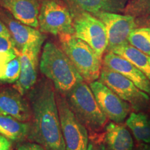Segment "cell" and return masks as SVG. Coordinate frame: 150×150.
Segmentation results:
<instances>
[{
  "instance_id": "cell-1",
  "label": "cell",
  "mask_w": 150,
  "mask_h": 150,
  "mask_svg": "<svg viewBox=\"0 0 150 150\" xmlns=\"http://www.w3.org/2000/svg\"><path fill=\"white\" fill-rule=\"evenodd\" d=\"M28 93L32 113L28 139L45 150H66L53 84L41 80Z\"/></svg>"
},
{
  "instance_id": "cell-2",
  "label": "cell",
  "mask_w": 150,
  "mask_h": 150,
  "mask_svg": "<svg viewBox=\"0 0 150 150\" xmlns=\"http://www.w3.org/2000/svg\"><path fill=\"white\" fill-rule=\"evenodd\" d=\"M39 68L41 73L52 82L54 88L63 95L83 81V79L63 50L52 42L45 45Z\"/></svg>"
},
{
  "instance_id": "cell-3",
  "label": "cell",
  "mask_w": 150,
  "mask_h": 150,
  "mask_svg": "<svg viewBox=\"0 0 150 150\" xmlns=\"http://www.w3.org/2000/svg\"><path fill=\"white\" fill-rule=\"evenodd\" d=\"M64 96L74 115L86 129L97 132L105 127L107 117L99 108L88 83L80 82Z\"/></svg>"
},
{
  "instance_id": "cell-4",
  "label": "cell",
  "mask_w": 150,
  "mask_h": 150,
  "mask_svg": "<svg viewBox=\"0 0 150 150\" xmlns=\"http://www.w3.org/2000/svg\"><path fill=\"white\" fill-rule=\"evenodd\" d=\"M59 39L61 48L84 81L90 83L98 79L102 68V59L93 48L74 34L59 35Z\"/></svg>"
},
{
  "instance_id": "cell-5",
  "label": "cell",
  "mask_w": 150,
  "mask_h": 150,
  "mask_svg": "<svg viewBox=\"0 0 150 150\" xmlns=\"http://www.w3.org/2000/svg\"><path fill=\"white\" fill-rule=\"evenodd\" d=\"M56 99L65 149L87 150L89 144L87 129L74 115L64 95L57 92Z\"/></svg>"
},
{
  "instance_id": "cell-6",
  "label": "cell",
  "mask_w": 150,
  "mask_h": 150,
  "mask_svg": "<svg viewBox=\"0 0 150 150\" xmlns=\"http://www.w3.org/2000/svg\"><path fill=\"white\" fill-rule=\"evenodd\" d=\"M39 29L42 33L54 35H73V18L70 11L56 0H44L38 15Z\"/></svg>"
},
{
  "instance_id": "cell-7",
  "label": "cell",
  "mask_w": 150,
  "mask_h": 150,
  "mask_svg": "<svg viewBox=\"0 0 150 150\" xmlns=\"http://www.w3.org/2000/svg\"><path fill=\"white\" fill-rule=\"evenodd\" d=\"M73 28L74 36L89 45L102 59L108 44L104 24L93 15L81 11L73 18Z\"/></svg>"
},
{
  "instance_id": "cell-8",
  "label": "cell",
  "mask_w": 150,
  "mask_h": 150,
  "mask_svg": "<svg viewBox=\"0 0 150 150\" xmlns=\"http://www.w3.org/2000/svg\"><path fill=\"white\" fill-rule=\"evenodd\" d=\"M99 78L136 111L145 110L149 106V95L120 73L102 67Z\"/></svg>"
},
{
  "instance_id": "cell-9",
  "label": "cell",
  "mask_w": 150,
  "mask_h": 150,
  "mask_svg": "<svg viewBox=\"0 0 150 150\" xmlns=\"http://www.w3.org/2000/svg\"><path fill=\"white\" fill-rule=\"evenodd\" d=\"M89 86L99 108L108 119L115 123H121L126 119L131 110L129 103L100 81L91 82Z\"/></svg>"
},
{
  "instance_id": "cell-10",
  "label": "cell",
  "mask_w": 150,
  "mask_h": 150,
  "mask_svg": "<svg viewBox=\"0 0 150 150\" xmlns=\"http://www.w3.org/2000/svg\"><path fill=\"white\" fill-rule=\"evenodd\" d=\"M104 24L107 32V51L128 42L129 35L137 27L135 17L117 13H98L93 15Z\"/></svg>"
},
{
  "instance_id": "cell-11",
  "label": "cell",
  "mask_w": 150,
  "mask_h": 150,
  "mask_svg": "<svg viewBox=\"0 0 150 150\" xmlns=\"http://www.w3.org/2000/svg\"><path fill=\"white\" fill-rule=\"evenodd\" d=\"M45 41L32 43L25 46L19 55L20 61V74L14 83L13 88L22 95L29 93L37 83L38 58L41 47Z\"/></svg>"
},
{
  "instance_id": "cell-12",
  "label": "cell",
  "mask_w": 150,
  "mask_h": 150,
  "mask_svg": "<svg viewBox=\"0 0 150 150\" xmlns=\"http://www.w3.org/2000/svg\"><path fill=\"white\" fill-rule=\"evenodd\" d=\"M102 67L123 75L150 96V81L139 69L122 56L108 52L103 58Z\"/></svg>"
},
{
  "instance_id": "cell-13",
  "label": "cell",
  "mask_w": 150,
  "mask_h": 150,
  "mask_svg": "<svg viewBox=\"0 0 150 150\" xmlns=\"http://www.w3.org/2000/svg\"><path fill=\"white\" fill-rule=\"evenodd\" d=\"M0 115L11 116L23 122L32 117L29 103L15 88L0 91Z\"/></svg>"
},
{
  "instance_id": "cell-14",
  "label": "cell",
  "mask_w": 150,
  "mask_h": 150,
  "mask_svg": "<svg viewBox=\"0 0 150 150\" xmlns=\"http://www.w3.org/2000/svg\"><path fill=\"white\" fill-rule=\"evenodd\" d=\"M0 4L18 21L35 29L39 28V0H0Z\"/></svg>"
},
{
  "instance_id": "cell-15",
  "label": "cell",
  "mask_w": 150,
  "mask_h": 150,
  "mask_svg": "<svg viewBox=\"0 0 150 150\" xmlns=\"http://www.w3.org/2000/svg\"><path fill=\"white\" fill-rule=\"evenodd\" d=\"M6 23L11 38L20 52L25 46L45 40V35L35 28L11 19L7 20Z\"/></svg>"
},
{
  "instance_id": "cell-16",
  "label": "cell",
  "mask_w": 150,
  "mask_h": 150,
  "mask_svg": "<svg viewBox=\"0 0 150 150\" xmlns=\"http://www.w3.org/2000/svg\"><path fill=\"white\" fill-rule=\"evenodd\" d=\"M105 142L108 150H132L134 140L123 125L110 122L105 128Z\"/></svg>"
},
{
  "instance_id": "cell-17",
  "label": "cell",
  "mask_w": 150,
  "mask_h": 150,
  "mask_svg": "<svg viewBox=\"0 0 150 150\" xmlns=\"http://www.w3.org/2000/svg\"><path fill=\"white\" fill-rule=\"evenodd\" d=\"M81 11L95 15L98 13L122 12L125 0H65Z\"/></svg>"
},
{
  "instance_id": "cell-18",
  "label": "cell",
  "mask_w": 150,
  "mask_h": 150,
  "mask_svg": "<svg viewBox=\"0 0 150 150\" xmlns=\"http://www.w3.org/2000/svg\"><path fill=\"white\" fill-rule=\"evenodd\" d=\"M110 52L122 56L139 69L150 81V56L129 42L112 49Z\"/></svg>"
},
{
  "instance_id": "cell-19",
  "label": "cell",
  "mask_w": 150,
  "mask_h": 150,
  "mask_svg": "<svg viewBox=\"0 0 150 150\" xmlns=\"http://www.w3.org/2000/svg\"><path fill=\"white\" fill-rule=\"evenodd\" d=\"M31 124L17 120L8 115H0V135L11 141H22L28 138Z\"/></svg>"
},
{
  "instance_id": "cell-20",
  "label": "cell",
  "mask_w": 150,
  "mask_h": 150,
  "mask_svg": "<svg viewBox=\"0 0 150 150\" xmlns=\"http://www.w3.org/2000/svg\"><path fill=\"white\" fill-rule=\"evenodd\" d=\"M137 141L150 144V117L143 112H131L126 120Z\"/></svg>"
},
{
  "instance_id": "cell-21",
  "label": "cell",
  "mask_w": 150,
  "mask_h": 150,
  "mask_svg": "<svg viewBox=\"0 0 150 150\" xmlns=\"http://www.w3.org/2000/svg\"><path fill=\"white\" fill-rule=\"evenodd\" d=\"M128 42L150 56V27H136L129 35Z\"/></svg>"
},
{
  "instance_id": "cell-22",
  "label": "cell",
  "mask_w": 150,
  "mask_h": 150,
  "mask_svg": "<svg viewBox=\"0 0 150 150\" xmlns=\"http://www.w3.org/2000/svg\"><path fill=\"white\" fill-rule=\"evenodd\" d=\"M20 74V61L19 56L8 63L0 65V82L14 83Z\"/></svg>"
},
{
  "instance_id": "cell-23",
  "label": "cell",
  "mask_w": 150,
  "mask_h": 150,
  "mask_svg": "<svg viewBox=\"0 0 150 150\" xmlns=\"http://www.w3.org/2000/svg\"><path fill=\"white\" fill-rule=\"evenodd\" d=\"M122 12L134 17L150 16V0H131Z\"/></svg>"
},
{
  "instance_id": "cell-24",
  "label": "cell",
  "mask_w": 150,
  "mask_h": 150,
  "mask_svg": "<svg viewBox=\"0 0 150 150\" xmlns=\"http://www.w3.org/2000/svg\"><path fill=\"white\" fill-rule=\"evenodd\" d=\"M0 52H12L18 54H20L15 44V42L11 37H6L0 35Z\"/></svg>"
},
{
  "instance_id": "cell-25",
  "label": "cell",
  "mask_w": 150,
  "mask_h": 150,
  "mask_svg": "<svg viewBox=\"0 0 150 150\" xmlns=\"http://www.w3.org/2000/svg\"><path fill=\"white\" fill-rule=\"evenodd\" d=\"M18 56L17 54L12 52H0V65L8 63L12 59Z\"/></svg>"
},
{
  "instance_id": "cell-26",
  "label": "cell",
  "mask_w": 150,
  "mask_h": 150,
  "mask_svg": "<svg viewBox=\"0 0 150 150\" xmlns=\"http://www.w3.org/2000/svg\"><path fill=\"white\" fill-rule=\"evenodd\" d=\"M18 150H45V149L36 142H27L19 145Z\"/></svg>"
},
{
  "instance_id": "cell-27",
  "label": "cell",
  "mask_w": 150,
  "mask_h": 150,
  "mask_svg": "<svg viewBox=\"0 0 150 150\" xmlns=\"http://www.w3.org/2000/svg\"><path fill=\"white\" fill-rule=\"evenodd\" d=\"M11 140L0 135V150H11Z\"/></svg>"
},
{
  "instance_id": "cell-28",
  "label": "cell",
  "mask_w": 150,
  "mask_h": 150,
  "mask_svg": "<svg viewBox=\"0 0 150 150\" xmlns=\"http://www.w3.org/2000/svg\"><path fill=\"white\" fill-rule=\"evenodd\" d=\"M0 35L6 37H11L10 31H9L8 27L1 20H0Z\"/></svg>"
},
{
  "instance_id": "cell-29",
  "label": "cell",
  "mask_w": 150,
  "mask_h": 150,
  "mask_svg": "<svg viewBox=\"0 0 150 150\" xmlns=\"http://www.w3.org/2000/svg\"><path fill=\"white\" fill-rule=\"evenodd\" d=\"M136 150H150V144L141 143Z\"/></svg>"
},
{
  "instance_id": "cell-30",
  "label": "cell",
  "mask_w": 150,
  "mask_h": 150,
  "mask_svg": "<svg viewBox=\"0 0 150 150\" xmlns=\"http://www.w3.org/2000/svg\"><path fill=\"white\" fill-rule=\"evenodd\" d=\"M142 24H144L145 27H150V16H149L147 18H146L145 20H142Z\"/></svg>"
},
{
  "instance_id": "cell-31",
  "label": "cell",
  "mask_w": 150,
  "mask_h": 150,
  "mask_svg": "<svg viewBox=\"0 0 150 150\" xmlns=\"http://www.w3.org/2000/svg\"><path fill=\"white\" fill-rule=\"evenodd\" d=\"M87 150H100V149L95 147V145H94L93 142H90L88 144V147Z\"/></svg>"
},
{
  "instance_id": "cell-32",
  "label": "cell",
  "mask_w": 150,
  "mask_h": 150,
  "mask_svg": "<svg viewBox=\"0 0 150 150\" xmlns=\"http://www.w3.org/2000/svg\"><path fill=\"white\" fill-rule=\"evenodd\" d=\"M42 1H44V0H42Z\"/></svg>"
}]
</instances>
